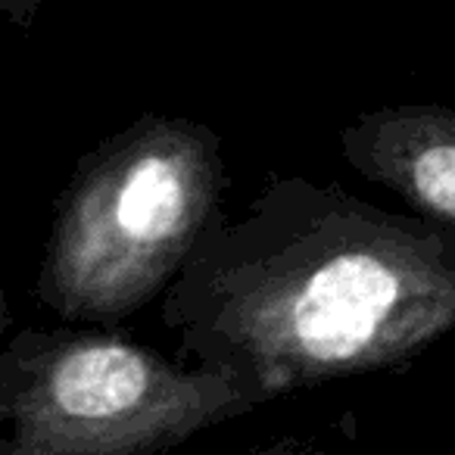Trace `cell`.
<instances>
[{"instance_id":"6da1fadb","label":"cell","mask_w":455,"mask_h":455,"mask_svg":"<svg viewBox=\"0 0 455 455\" xmlns=\"http://www.w3.org/2000/svg\"><path fill=\"white\" fill-rule=\"evenodd\" d=\"M188 368L262 405L415 359L455 331V231L340 184L272 178L241 215L215 209L163 291Z\"/></svg>"},{"instance_id":"7a4b0ae2","label":"cell","mask_w":455,"mask_h":455,"mask_svg":"<svg viewBox=\"0 0 455 455\" xmlns=\"http://www.w3.org/2000/svg\"><path fill=\"white\" fill-rule=\"evenodd\" d=\"M225 184L212 128L144 116L76 172L38 272V299L66 322L116 324L169 287Z\"/></svg>"},{"instance_id":"3957f363","label":"cell","mask_w":455,"mask_h":455,"mask_svg":"<svg viewBox=\"0 0 455 455\" xmlns=\"http://www.w3.org/2000/svg\"><path fill=\"white\" fill-rule=\"evenodd\" d=\"M256 405L225 374L119 334L28 328L0 355L4 455L163 452Z\"/></svg>"},{"instance_id":"277c9868","label":"cell","mask_w":455,"mask_h":455,"mask_svg":"<svg viewBox=\"0 0 455 455\" xmlns=\"http://www.w3.org/2000/svg\"><path fill=\"white\" fill-rule=\"evenodd\" d=\"M340 144L359 175L455 231V107L371 109L343 128Z\"/></svg>"},{"instance_id":"5b68a950","label":"cell","mask_w":455,"mask_h":455,"mask_svg":"<svg viewBox=\"0 0 455 455\" xmlns=\"http://www.w3.org/2000/svg\"><path fill=\"white\" fill-rule=\"evenodd\" d=\"M7 318H10V312H7V299H4V291H0V328L7 324Z\"/></svg>"},{"instance_id":"8992f818","label":"cell","mask_w":455,"mask_h":455,"mask_svg":"<svg viewBox=\"0 0 455 455\" xmlns=\"http://www.w3.org/2000/svg\"><path fill=\"white\" fill-rule=\"evenodd\" d=\"M0 4H35V0H0Z\"/></svg>"}]
</instances>
